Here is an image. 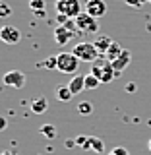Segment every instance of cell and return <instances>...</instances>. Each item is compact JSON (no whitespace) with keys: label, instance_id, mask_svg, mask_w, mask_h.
<instances>
[{"label":"cell","instance_id":"6da1fadb","mask_svg":"<svg viewBox=\"0 0 151 155\" xmlns=\"http://www.w3.org/2000/svg\"><path fill=\"white\" fill-rule=\"evenodd\" d=\"M91 74L95 78H99L101 84H110L113 80L118 78V72L114 70L113 64L107 58H97L95 62H91Z\"/></svg>","mask_w":151,"mask_h":155},{"label":"cell","instance_id":"7a4b0ae2","mask_svg":"<svg viewBox=\"0 0 151 155\" xmlns=\"http://www.w3.org/2000/svg\"><path fill=\"white\" fill-rule=\"evenodd\" d=\"M74 23H76L77 33H84V35H97V31H99L97 18L89 16L87 12H81L77 18H74Z\"/></svg>","mask_w":151,"mask_h":155},{"label":"cell","instance_id":"3957f363","mask_svg":"<svg viewBox=\"0 0 151 155\" xmlns=\"http://www.w3.org/2000/svg\"><path fill=\"white\" fill-rule=\"evenodd\" d=\"M80 58L74 52H60L58 54V72L62 74H77V68H80Z\"/></svg>","mask_w":151,"mask_h":155},{"label":"cell","instance_id":"277c9868","mask_svg":"<svg viewBox=\"0 0 151 155\" xmlns=\"http://www.w3.org/2000/svg\"><path fill=\"white\" fill-rule=\"evenodd\" d=\"M72 52L80 58L81 62H95L99 58V51L95 48L93 43H87V41H81L72 48Z\"/></svg>","mask_w":151,"mask_h":155},{"label":"cell","instance_id":"5b68a950","mask_svg":"<svg viewBox=\"0 0 151 155\" xmlns=\"http://www.w3.org/2000/svg\"><path fill=\"white\" fill-rule=\"evenodd\" d=\"M54 10H56V14H62V16L72 19L81 14V2L80 0H56Z\"/></svg>","mask_w":151,"mask_h":155},{"label":"cell","instance_id":"8992f818","mask_svg":"<svg viewBox=\"0 0 151 155\" xmlns=\"http://www.w3.org/2000/svg\"><path fill=\"white\" fill-rule=\"evenodd\" d=\"M76 33H77L76 23H72V21H68L66 25H58L54 29V41H56V45L58 47H66L68 43L72 41V37H74Z\"/></svg>","mask_w":151,"mask_h":155},{"label":"cell","instance_id":"52a82bcc","mask_svg":"<svg viewBox=\"0 0 151 155\" xmlns=\"http://www.w3.org/2000/svg\"><path fill=\"white\" fill-rule=\"evenodd\" d=\"M25 74L19 70H10L6 74L2 76V84L8 85V87H16V89H21L23 85H25Z\"/></svg>","mask_w":151,"mask_h":155},{"label":"cell","instance_id":"ba28073f","mask_svg":"<svg viewBox=\"0 0 151 155\" xmlns=\"http://www.w3.org/2000/svg\"><path fill=\"white\" fill-rule=\"evenodd\" d=\"M0 41L6 45H18L21 41V33L14 25H2L0 27Z\"/></svg>","mask_w":151,"mask_h":155},{"label":"cell","instance_id":"9c48e42d","mask_svg":"<svg viewBox=\"0 0 151 155\" xmlns=\"http://www.w3.org/2000/svg\"><path fill=\"white\" fill-rule=\"evenodd\" d=\"M84 12H87L89 16L93 18H103L107 14V2L105 0H85V10Z\"/></svg>","mask_w":151,"mask_h":155},{"label":"cell","instance_id":"30bf717a","mask_svg":"<svg viewBox=\"0 0 151 155\" xmlns=\"http://www.w3.org/2000/svg\"><path fill=\"white\" fill-rule=\"evenodd\" d=\"M68 87H70V91L74 95H80L81 91H85V76L74 74L70 78V81H68Z\"/></svg>","mask_w":151,"mask_h":155},{"label":"cell","instance_id":"8fae6325","mask_svg":"<svg viewBox=\"0 0 151 155\" xmlns=\"http://www.w3.org/2000/svg\"><path fill=\"white\" fill-rule=\"evenodd\" d=\"M130 60H132V54H130V51H124L122 54L116 58L114 62H110V64H113V68H114V70L120 74V72H124L126 68L130 66Z\"/></svg>","mask_w":151,"mask_h":155},{"label":"cell","instance_id":"7c38bea8","mask_svg":"<svg viewBox=\"0 0 151 155\" xmlns=\"http://www.w3.org/2000/svg\"><path fill=\"white\" fill-rule=\"evenodd\" d=\"M93 45H95V48L99 51V54H107V51H109V47L113 45V39L110 37H107V35H97V39L93 41Z\"/></svg>","mask_w":151,"mask_h":155},{"label":"cell","instance_id":"4fadbf2b","mask_svg":"<svg viewBox=\"0 0 151 155\" xmlns=\"http://www.w3.org/2000/svg\"><path fill=\"white\" fill-rule=\"evenodd\" d=\"M124 51H126V48H124L122 45H120V43H116V41H113V45L109 47V51H107V54H105V58H107V60H109V62H114V60H116V58H118L120 54H122Z\"/></svg>","mask_w":151,"mask_h":155},{"label":"cell","instance_id":"5bb4252c","mask_svg":"<svg viewBox=\"0 0 151 155\" xmlns=\"http://www.w3.org/2000/svg\"><path fill=\"white\" fill-rule=\"evenodd\" d=\"M47 109H48V103H47L45 97H37V99L31 101V113H35V114H45Z\"/></svg>","mask_w":151,"mask_h":155},{"label":"cell","instance_id":"9a60e30c","mask_svg":"<svg viewBox=\"0 0 151 155\" xmlns=\"http://www.w3.org/2000/svg\"><path fill=\"white\" fill-rule=\"evenodd\" d=\"M85 149L87 151H95V155H101L105 151V143H103V140H99V138H89Z\"/></svg>","mask_w":151,"mask_h":155},{"label":"cell","instance_id":"2e32d148","mask_svg":"<svg viewBox=\"0 0 151 155\" xmlns=\"http://www.w3.org/2000/svg\"><path fill=\"white\" fill-rule=\"evenodd\" d=\"M72 97H74V93L70 91V87H68V85H60V87L56 89V99L62 101V103H68Z\"/></svg>","mask_w":151,"mask_h":155},{"label":"cell","instance_id":"e0dca14e","mask_svg":"<svg viewBox=\"0 0 151 155\" xmlns=\"http://www.w3.org/2000/svg\"><path fill=\"white\" fill-rule=\"evenodd\" d=\"M101 85V81H99V78H95L93 74H85V89H97V87Z\"/></svg>","mask_w":151,"mask_h":155},{"label":"cell","instance_id":"ac0fdd59","mask_svg":"<svg viewBox=\"0 0 151 155\" xmlns=\"http://www.w3.org/2000/svg\"><path fill=\"white\" fill-rule=\"evenodd\" d=\"M41 68H48V70H58V56H47L43 60V64H39Z\"/></svg>","mask_w":151,"mask_h":155},{"label":"cell","instance_id":"d6986e66","mask_svg":"<svg viewBox=\"0 0 151 155\" xmlns=\"http://www.w3.org/2000/svg\"><path fill=\"white\" fill-rule=\"evenodd\" d=\"M77 113H80V114H84V116L91 114V113H93V105H91L89 101H81V103L77 105Z\"/></svg>","mask_w":151,"mask_h":155},{"label":"cell","instance_id":"ffe728a7","mask_svg":"<svg viewBox=\"0 0 151 155\" xmlns=\"http://www.w3.org/2000/svg\"><path fill=\"white\" fill-rule=\"evenodd\" d=\"M41 134H45L48 140H52V138H56V128L51 124H45V126H41Z\"/></svg>","mask_w":151,"mask_h":155},{"label":"cell","instance_id":"44dd1931","mask_svg":"<svg viewBox=\"0 0 151 155\" xmlns=\"http://www.w3.org/2000/svg\"><path fill=\"white\" fill-rule=\"evenodd\" d=\"M29 10H31V12H41V10H45V0H29Z\"/></svg>","mask_w":151,"mask_h":155},{"label":"cell","instance_id":"7402d4cb","mask_svg":"<svg viewBox=\"0 0 151 155\" xmlns=\"http://www.w3.org/2000/svg\"><path fill=\"white\" fill-rule=\"evenodd\" d=\"M10 14H12V8L6 2H0V18H8Z\"/></svg>","mask_w":151,"mask_h":155},{"label":"cell","instance_id":"603a6c76","mask_svg":"<svg viewBox=\"0 0 151 155\" xmlns=\"http://www.w3.org/2000/svg\"><path fill=\"white\" fill-rule=\"evenodd\" d=\"M109 155H130V151L126 147H120V145H118V147H113V149H110Z\"/></svg>","mask_w":151,"mask_h":155},{"label":"cell","instance_id":"cb8c5ba5","mask_svg":"<svg viewBox=\"0 0 151 155\" xmlns=\"http://www.w3.org/2000/svg\"><path fill=\"white\" fill-rule=\"evenodd\" d=\"M87 142H89V136H77L76 138V145H81V147H87Z\"/></svg>","mask_w":151,"mask_h":155},{"label":"cell","instance_id":"d4e9b609","mask_svg":"<svg viewBox=\"0 0 151 155\" xmlns=\"http://www.w3.org/2000/svg\"><path fill=\"white\" fill-rule=\"evenodd\" d=\"M124 2L128 4V6H132V8H142L147 0H124Z\"/></svg>","mask_w":151,"mask_h":155},{"label":"cell","instance_id":"484cf974","mask_svg":"<svg viewBox=\"0 0 151 155\" xmlns=\"http://www.w3.org/2000/svg\"><path fill=\"white\" fill-rule=\"evenodd\" d=\"M6 128H8V120L4 116H0V132H4Z\"/></svg>","mask_w":151,"mask_h":155},{"label":"cell","instance_id":"4316f807","mask_svg":"<svg viewBox=\"0 0 151 155\" xmlns=\"http://www.w3.org/2000/svg\"><path fill=\"white\" fill-rule=\"evenodd\" d=\"M126 91H128V93H134V91H136V84H128V85H126Z\"/></svg>","mask_w":151,"mask_h":155},{"label":"cell","instance_id":"83f0119b","mask_svg":"<svg viewBox=\"0 0 151 155\" xmlns=\"http://www.w3.org/2000/svg\"><path fill=\"white\" fill-rule=\"evenodd\" d=\"M37 18H45V10H41V12H35Z\"/></svg>","mask_w":151,"mask_h":155},{"label":"cell","instance_id":"f1b7e54d","mask_svg":"<svg viewBox=\"0 0 151 155\" xmlns=\"http://www.w3.org/2000/svg\"><path fill=\"white\" fill-rule=\"evenodd\" d=\"M0 155H18V153H16V151H10V149H8V151H2Z\"/></svg>","mask_w":151,"mask_h":155},{"label":"cell","instance_id":"f546056e","mask_svg":"<svg viewBox=\"0 0 151 155\" xmlns=\"http://www.w3.org/2000/svg\"><path fill=\"white\" fill-rule=\"evenodd\" d=\"M147 147H149V151H151V140H149V142H147Z\"/></svg>","mask_w":151,"mask_h":155},{"label":"cell","instance_id":"4dcf8cb0","mask_svg":"<svg viewBox=\"0 0 151 155\" xmlns=\"http://www.w3.org/2000/svg\"><path fill=\"white\" fill-rule=\"evenodd\" d=\"M0 2H4V0H0Z\"/></svg>","mask_w":151,"mask_h":155},{"label":"cell","instance_id":"1f68e13d","mask_svg":"<svg viewBox=\"0 0 151 155\" xmlns=\"http://www.w3.org/2000/svg\"><path fill=\"white\" fill-rule=\"evenodd\" d=\"M147 2H151V0H147Z\"/></svg>","mask_w":151,"mask_h":155}]
</instances>
